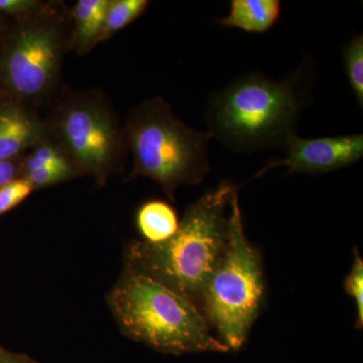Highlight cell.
<instances>
[{"label": "cell", "instance_id": "cell-1", "mask_svg": "<svg viewBox=\"0 0 363 363\" xmlns=\"http://www.w3.org/2000/svg\"><path fill=\"white\" fill-rule=\"evenodd\" d=\"M238 195L233 183L205 193L188 208L171 238L133 245L130 269L156 279L200 309L203 292L225 248L229 211Z\"/></svg>", "mask_w": 363, "mask_h": 363}, {"label": "cell", "instance_id": "cell-2", "mask_svg": "<svg viewBox=\"0 0 363 363\" xmlns=\"http://www.w3.org/2000/svg\"><path fill=\"white\" fill-rule=\"evenodd\" d=\"M304 77L298 71L283 81L255 73L235 79L208 104L205 121L212 138L245 154L281 149L308 101Z\"/></svg>", "mask_w": 363, "mask_h": 363}, {"label": "cell", "instance_id": "cell-3", "mask_svg": "<svg viewBox=\"0 0 363 363\" xmlns=\"http://www.w3.org/2000/svg\"><path fill=\"white\" fill-rule=\"evenodd\" d=\"M109 303L126 336L160 352H227L194 303L156 279L130 269L113 289Z\"/></svg>", "mask_w": 363, "mask_h": 363}, {"label": "cell", "instance_id": "cell-4", "mask_svg": "<svg viewBox=\"0 0 363 363\" xmlns=\"http://www.w3.org/2000/svg\"><path fill=\"white\" fill-rule=\"evenodd\" d=\"M264 278L259 250L247 240L238 195L229 211L223 255L203 292L200 311L228 350L247 341L264 298Z\"/></svg>", "mask_w": 363, "mask_h": 363}, {"label": "cell", "instance_id": "cell-5", "mask_svg": "<svg viewBox=\"0 0 363 363\" xmlns=\"http://www.w3.org/2000/svg\"><path fill=\"white\" fill-rule=\"evenodd\" d=\"M212 135L189 128L162 102L145 107L130 130L136 172L161 184L167 192L197 185L209 174Z\"/></svg>", "mask_w": 363, "mask_h": 363}, {"label": "cell", "instance_id": "cell-6", "mask_svg": "<svg viewBox=\"0 0 363 363\" xmlns=\"http://www.w3.org/2000/svg\"><path fill=\"white\" fill-rule=\"evenodd\" d=\"M58 45L56 35L45 26L21 30L4 59V79L9 88L26 97L44 92L56 73Z\"/></svg>", "mask_w": 363, "mask_h": 363}, {"label": "cell", "instance_id": "cell-7", "mask_svg": "<svg viewBox=\"0 0 363 363\" xmlns=\"http://www.w3.org/2000/svg\"><path fill=\"white\" fill-rule=\"evenodd\" d=\"M286 157L267 162L252 179L259 178L279 167L288 169V174L322 175L355 164L363 157V135L302 138L296 133L281 147Z\"/></svg>", "mask_w": 363, "mask_h": 363}, {"label": "cell", "instance_id": "cell-8", "mask_svg": "<svg viewBox=\"0 0 363 363\" xmlns=\"http://www.w3.org/2000/svg\"><path fill=\"white\" fill-rule=\"evenodd\" d=\"M62 133L69 149L86 169L100 172L113 157L116 138L108 118L92 106H75L66 112Z\"/></svg>", "mask_w": 363, "mask_h": 363}, {"label": "cell", "instance_id": "cell-9", "mask_svg": "<svg viewBox=\"0 0 363 363\" xmlns=\"http://www.w3.org/2000/svg\"><path fill=\"white\" fill-rule=\"evenodd\" d=\"M279 14V0H233L229 13L217 23L247 33H264L278 21Z\"/></svg>", "mask_w": 363, "mask_h": 363}, {"label": "cell", "instance_id": "cell-10", "mask_svg": "<svg viewBox=\"0 0 363 363\" xmlns=\"http://www.w3.org/2000/svg\"><path fill=\"white\" fill-rule=\"evenodd\" d=\"M39 124L16 107L0 111V161H9L40 140Z\"/></svg>", "mask_w": 363, "mask_h": 363}, {"label": "cell", "instance_id": "cell-11", "mask_svg": "<svg viewBox=\"0 0 363 363\" xmlns=\"http://www.w3.org/2000/svg\"><path fill=\"white\" fill-rule=\"evenodd\" d=\"M180 222L175 210L162 201L145 203L138 213V226L147 242L159 243L177 233Z\"/></svg>", "mask_w": 363, "mask_h": 363}, {"label": "cell", "instance_id": "cell-12", "mask_svg": "<svg viewBox=\"0 0 363 363\" xmlns=\"http://www.w3.org/2000/svg\"><path fill=\"white\" fill-rule=\"evenodd\" d=\"M108 4L106 0H80L78 2L75 18L79 45L83 47L99 40Z\"/></svg>", "mask_w": 363, "mask_h": 363}, {"label": "cell", "instance_id": "cell-13", "mask_svg": "<svg viewBox=\"0 0 363 363\" xmlns=\"http://www.w3.org/2000/svg\"><path fill=\"white\" fill-rule=\"evenodd\" d=\"M147 0H116L109 1L107 7L104 28L99 40L105 39L112 33L133 23L147 9Z\"/></svg>", "mask_w": 363, "mask_h": 363}, {"label": "cell", "instance_id": "cell-14", "mask_svg": "<svg viewBox=\"0 0 363 363\" xmlns=\"http://www.w3.org/2000/svg\"><path fill=\"white\" fill-rule=\"evenodd\" d=\"M344 70L358 104L363 108V35H359L344 47Z\"/></svg>", "mask_w": 363, "mask_h": 363}, {"label": "cell", "instance_id": "cell-15", "mask_svg": "<svg viewBox=\"0 0 363 363\" xmlns=\"http://www.w3.org/2000/svg\"><path fill=\"white\" fill-rule=\"evenodd\" d=\"M346 293L353 298L357 305V327L363 326V262L357 250H354V260L350 274L344 281Z\"/></svg>", "mask_w": 363, "mask_h": 363}, {"label": "cell", "instance_id": "cell-16", "mask_svg": "<svg viewBox=\"0 0 363 363\" xmlns=\"http://www.w3.org/2000/svg\"><path fill=\"white\" fill-rule=\"evenodd\" d=\"M33 186L26 179L13 180L0 188V215L6 213L30 194Z\"/></svg>", "mask_w": 363, "mask_h": 363}, {"label": "cell", "instance_id": "cell-17", "mask_svg": "<svg viewBox=\"0 0 363 363\" xmlns=\"http://www.w3.org/2000/svg\"><path fill=\"white\" fill-rule=\"evenodd\" d=\"M71 168H60V167H51V168H45L37 169V171L28 172L26 173V180L35 187H42V186L52 185V184L58 183L65 180L67 177L70 175Z\"/></svg>", "mask_w": 363, "mask_h": 363}, {"label": "cell", "instance_id": "cell-18", "mask_svg": "<svg viewBox=\"0 0 363 363\" xmlns=\"http://www.w3.org/2000/svg\"><path fill=\"white\" fill-rule=\"evenodd\" d=\"M33 157L54 166L70 167L65 157L51 145H42L33 152Z\"/></svg>", "mask_w": 363, "mask_h": 363}, {"label": "cell", "instance_id": "cell-19", "mask_svg": "<svg viewBox=\"0 0 363 363\" xmlns=\"http://www.w3.org/2000/svg\"><path fill=\"white\" fill-rule=\"evenodd\" d=\"M37 6L33 0H0V11L9 14L28 13Z\"/></svg>", "mask_w": 363, "mask_h": 363}, {"label": "cell", "instance_id": "cell-20", "mask_svg": "<svg viewBox=\"0 0 363 363\" xmlns=\"http://www.w3.org/2000/svg\"><path fill=\"white\" fill-rule=\"evenodd\" d=\"M14 166L9 161H0V186L6 185L13 181Z\"/></svg>", "mask_w": 363, "mask_h": 363}, {"label": "cell", "instance_id": "cell-21", "mask_svg": "<svg viewBox=\"0 0 363 363\" xmlns=\"http://www.w3.org/2000/svg\"><path fill=\"white\" fill-rule=\"evenodd\" d=\"M0 363H37L25 355L13 354L9 352H0Z\"/></svg>", "mask_w": 363, "mask_h": 363}, {"label": "cell", "instance_id": "cell-22", "mask_svg": "<svg viewBox=\"0 0 363 363\" xmlns=\"http://www.w3.org/2000/svg\"><path fill=\"white\" fill-rule=\"evenodd\" d=\"M0 188H1V186H0Z\"/></svg>", "mask_w": 363, "mask_h": 363}]
</instances>
